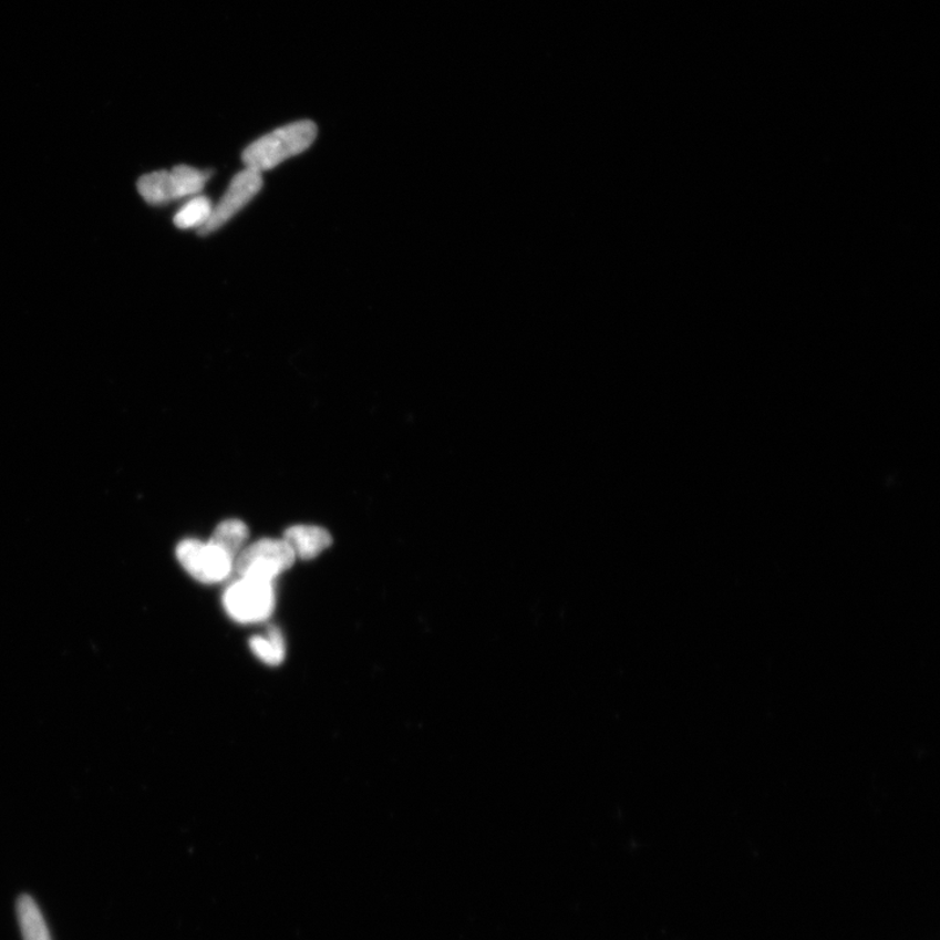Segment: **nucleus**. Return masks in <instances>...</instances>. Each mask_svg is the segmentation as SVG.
Listing matches in <instances>:
<instances>
[{"label": "nucleus", "instance_id": "2", "mask_svg": "<svg viewBox=\"0 0 940 940\" xmlns=\"http://www.w3.org/2000/svg\"><path fill=\"white\" fill-rule=\"evenodd\" d=\"M223 603L233 621L242 624L265 622L275 610L273 582L239 578L225 590Z\"/></svg>", "mask_w": 940, "mask_h": 940}, {"label": "nucleus", "instance_id": "3", "mask_svg": "<svg viewBox=\"0 0 940 940\" xmlns=\"http://www.w3.org/2000/svg\"><path fill=\"white\" fill-rule=\"evenodd\" d=\"M210 172H202L195 167L179 165L172 172H155L143 176L137 182L138 194L152 206L198 195L210 177Z\"/></svg>", "mask_w": 940, "mask_h": 940}, {"label": "nucleus", "instance_id": "6", "mask_svg": "<svg viewBox=\"0 0 940 940\" xmlns=\"http://www.w3.org/2000/svg\"><path fill=\"white\" fill-rule=\"evenodd\" d=\"M261 187H264L261 173L249 169V167L238 173L230 182L228 192H226L221 202L213 209L208 221L198 229L199 235L207 236L209 233L220 229L259 194Z\"/></svg>", "mask_w": 940, "mask_h": 940}, {"label": "nucleus", "instance_id": "5", "mask_svg": "<svg viewBox=\"0 0 940 940\" xmlns=\"http://www.w3.org/2000/svg\"><path fill=\"white\" fill-rule=\"evenodd\" d=\"M177 558L188 575L204 585H217L228 579L235 567V558L229 554L199 539L182 541L177 548Z\"/></svg>", "mask_w": 940, "mask_h": 940}, {"label": "nucleus", "instance_id": "8", "mask_svg": "<svg viewBox=\"0 0 940 940\" xmlns=\"http://www.w3.org/2000/svg\"><path fill=\"white\" fill-rule=\"evenodd\" d=\"M17 915L24 940H51L47 922L31 896H20Z\"/></svg>", "mask_w": 940, "mask_h": 940}, {"label": "nucleus", "instance_id": "4", "mask_svg": "<svg viewBox=\"0 0 940 940\" xmlns=\"http://www.w3.org/2000/svg\"><path fill=\"white\" fill-rule=\"evenodd\" d=\"M296 556L283 539L265 538L247 546L235 560L239 578L269 581L293 566Z\"/></svg>", "mask_w": 940, "mask_h": 940}, {"label": "nucleus", "instance_id": "10", "mask_svg": "<svg viewBox=\"0 0 940 940\" xmlns=\"http://www.w3.org/2000/svg\"><path fill=\"white\" fill-rule=\"evenodd\" d=\"M250 650L266 665L277 667L286 659L287 645L281 631L272 627L250 640Z\"/></svg>", "mask_w": 940, "mask_h": 940}, {"label": "nucleus", "instance_id": "1", "mask_svg": "<svg viewBox=\"0 0 940 940\" xmlns=\"http://www.w3.org/2000/svg\"><path fill=\"white\" fill-rule=\"evenodd\" d=\"M318 126L312 121L290 123L261 136L244 151L242 162L249 169L264 173L286 159L300 155L316 142Z\"/></svg>", "mask_w": 940, "mask_h": 940}, {"label": "nucleus", "instance_id": "9", "mask_svg": "<svg viewBox=\"0 0 940 940\" xmlns=\"http://www.w3.org/2000/svg\"><path fill=\"white\" fill-rule=\"evenodd\" d=\"M247 538H249V528L244 521L226 520L218 524L209 543L236 560L238 554L244 550Z\"/></svg>", "mask_w": 940, "mask_h": 940}, {"label": "nucleus", "instance_id": "11", "mask_svg": "<svg viewBox=\"0 0 940 940\" xmlns=\"http://www.w3.org/2000/svg\"><path fill=\"white\" fill-rule=\"evenodd\" d=\"M213 203L209 199L199 196L192 202H188L179 213L174 216V224L179 229H200L208 221L213 214Z\"/></svg>", "mask_w": 940, "mask_h": 940}, {"label": "nucleus", "instance_id": "7", "mask_svg": "<svg viewBox=\"0 0 940 940\" xmlns=\"http://www.w3.org/2000/svg\"><path fill=\"white\" fill-rule=\"evenodd\" d=\"M282 539L293 550L296 558L301 559L316 558L332 544L330 531L317 526L290 527Z\"/></svg>", "mask_w": 940, "mask_h": 940}]
</instances>
